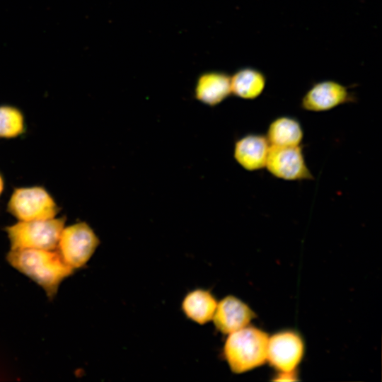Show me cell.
I'll return each mask as SVG.
<instances>
[{
  "instance_id": "5bb4252c",
  "label": "cell",
  "mask_w": 382,
  "mask_h": 382,
  "mask_svg": "<svg viewBox=\"0 0 382 382\" xmlns=\"http://www.w3.org/2000/svg\"><path fill=\"white\" fill-rule=\"evenodd\" d=\"M216 306L214 296L209 291L201 289L188 294L183 303L186 316L199 324L212 320Z\"/></svg>"
},
{
  "instance_id": "8992f818",
  "label": "cell",
  "mask_w": 382,
  "mask_h": 382,
  "mask_svg": "<svg viewBox=\"0 0 382 382\" xmlns=\"http://www.w3.org/2000/svg\"><path fill=\"white\" fill-rule=\"evenodd\" d=\"M265 168L274 177L290 181L313 180L301 145L270 146Z\"/></svg>"
},
{
  "instance_id": "52a82bcc",
  "label": "cell",
  "mask_w": 382,
  "mask_h": 382,
  "mask_svg": "<svg viewBox=\"0 0 382 382\" xmlns=\"http://www.w3.org/2000/svg\"><path fill=\"white\" fill-rule=\"evenodd\" d=\"M355 100L347 86L328 79L314 83L303 96L301 107L306 111L324 112Z\"/></svg>"
},
{
  "instance_id": "9a60e30c",
  "label": "cell",
  "mask_w": 382,
  "mask_h": 382,
  "mask_svg": "<svg viewBox=\"0 0 382 382\" xmlns=\"http://www.w3.org/2000/svg\"><path fill=\"white\" fill-rule=\"evenodd\" d=\"M25 132L23 113L10 105L0 106V137L13 138Z\"/></svg>"
},
{
  "instance_id": "7a4b0ae2",
  "label": "cell",
  "mask_w": 382,
  "mask_h": 382,
  "mask_svg": "<svg viewBox=\"0 0 382 382\" xmlns=\"http://www.w3.org/2000/svg\"><path fill=\"white\" fill-rule=\"evenodd\" d=\"M268 335L254 327H244L230 333L224 353L233 372L243 373L267 359Z\"/></svg>"
},
{
  "instance_id": "3957f363",
  "label": "cell",
  "mask_w": 382,
  "mask_h": 382,
  "mask_svg": "<svg viewBox=\"0 0 382 382\" xmlns=\"http://www.w3.org/2000/svg\"><path fill=\"white\" fill-rule=\"evenodd\" d=\"M66 222L65 217L42 220L18 221L5 231L11 249L34 248L54 250Z\"/></svg>"
},
{
  "instance_id": "4fadbf2b",
  "label": "cell",
  "mask_w": 382,
  "mask_h": 382,
  "mask_svg": "<svg viewBox=\"0 0 382 382\" xmlns=\"http://www.w3.org/2000/svg\"><path fill=\"white\" fill-rule=\"evenodd\" d=\"M265 137L270 146H298L302 141L303 131L296 118L282 116L270 124Z\"/></svg>"
},
{
  "instance_id": "ba28073f",
  "label": "cell",
  "mask_w": 382,
  "mask_h": 382,
  "mask_svg": "<svg viewBox=\"0 0 382 382\" xmlns=\"http://www.w3.org/2000/svg\"><path fill=\"white\" fill-rule=\"evenodd\" d=\"M303 352V342L294 332H279L268 340L267 359L279 371L288 373L294 371Z\"/></svg>"
},
{
  "instance_id": "277c9868",
  "label": "cell",
  "mask_w": 382,
  "mask_h": 382,
  "mask_svg": "<svg viewBox=\"0 0 382 382\" xmlns=\"http://www.w3.org/2000/svg\"><path fill=\"white\" fill-rule=\"evenodd\" d=\"M7 211L18 221H24L54 218L59 207L46 189L32 186L15 188Z\"/></svg>"
},
{
  "instance_id": "2e32d148",
  "label": "cell",
  "mask_w": 382,
  "mask_h": 382,
  "mask_svg": "<svg viewBox=\"0 0 382 382\" xmlns=\"http://www.w3.org/2000/svg\"><path fill=\"white\" fill-rule=\"evenodd\" d=\"M4 179L1 176V175L0 174V195H1L3 190H4Z\"/></svg>"
},
{
  "instance_id": "7c38bea8",
  "label": "cell",
  "mask_w": 382,
  "mask_h": 382,
  "mask_svg": "<svg viewBox=\"0 0 382 382\" xmlns=\"http://www.w3.org/2000/svg\"><path fill=\"white\" fill-rule=\"evenodd\" d=\"M266 75L253 66H244L231 76V94L244 100H254L264 91Z\"/></svg>"
},
{
  "instance_id": "5b68a950",
  "label": "cell",
  "mask_w": 382,
  "mask_h": 382,
  "mask_svg": "<svg viewBox=\"0 0 382 382\" xmlns=\"http://www.w3.org/2000/svg\"><path fill=\"white\" fill-rule=\"evenodd\" d=\"M99 243L90 226L79 222L64 227L56 249L64 261L75 270L88 262Z\"/></svg>"
},
{
  "instance_id": "6da1fadb",
  "label": "cell",
  "mask_w": 382,
  "mask_h": 382,
  "mask_svg": "<svg viewBox=\"0 0 382 382\" xmlns=\"http://www.w3.org/2000/svg\"><path fill=\"white\" fill-rule=\"evenodd\" d=\"M6 260L12 267L39 284L50 299L57 294L61 282L74 271L57 249H11Z\"/></svg>"
},
{
  "instance_id": "9c48e42d",
  "label": "cell",
  "mask_w": 382,
  "mask_h": 382,
  "mask_svg": "<svg viewBox=\"0 0 382 382\" xmlns=\"http://www.w3.org/2000/svg\"><path fill=\"white\" fill-rule=\"evenodd\" d=\"M270 147L265 135L248 134L236 141L233 157L245 170H258L265 168Z\"/></svg>"
},
{
  "instance_id": "30bf717a",
  "label": "cell",
  "mask_w": 382,
  "mask_h": 382,
  "mask_svg": "<svg viewBox=\"0 0 382 382\" xmlns=\"http://www.w3.org/2000/svg\"><path fill=\"white\" fill-rule=\"evenodd\" d=\"M213 317L216 328L224 334H230L245 327L255 315L237 298L227 296L216 306Z\"/></svg>"
},
{
  "instance_id": "8fae6325",
  "label": "cell",
  "mask_w": 382,
  "mask_h": 382,
  "mask_svg": "<svg viewBox=\"0 0 382 382\" xmlns=\"http://www.w3.org/2000/svg\"><path fill=\"white\" fill-rule=\"evenodd\" d=\"M194 93L197 100L216 106L231 95V76L219 71L203 73L197 80Z\"/></svg>"
}]
</instances>
